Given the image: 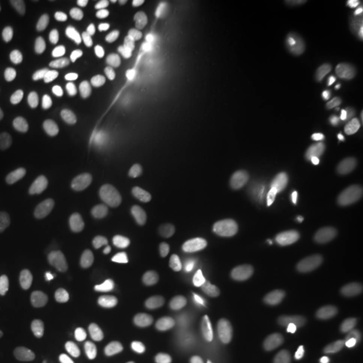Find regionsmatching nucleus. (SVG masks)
Segmentation results:
<instances>
[{
    "label": "nucleus",
    "mask_w": 363,
    "mask_h": 363,
    "mask_svg": "<svg viewBox=\"0 0 363 363\" xmlns=\"http://www.w3.org/2000/svg\"><path fill=\"white\" fill-rule=\"evenodd\" d=\"M52 337L39 335L21 345L13 350L11 363H35L52 350Z\"/></svg>",
    "instance_id": "1"
},
{
    "label": "nucleus",
    "mask_w": 363,
    "mask_h": 363,
    "mask_svg": "<svg viewBox=\"0 0 363 363\" xmlns=\"http://www.w3.org/2000/svg\"><path fill=\"white\" fill-rule=\"evenodd\" d=\"M247 91L265 103L269 97V81L262 77L257 72H255L249 77Z\"/></svg>",
    "instance_id": "27"
},
{
    "label": "nucleus",
    "mask_w": 363,
    "mask_h": 363,
    "mask_svg": "<svg viewBox=\"0 0 363 363\" xmlns=\"http://www.w3.org/2000/svg\"><path fill=\"white\" fill-rule=\"evenodd\" d=\"M256 72L271 82V81H276V79L283 77L284 66L272 58H261L257 62Z\"/></svg>",
    "instance_id": "26"
},
{
    "label": "nucleus",
    "mask_w": 363,
    "mask_h": 363,
    "mask_svg": "<svg viewBox=\"0 0 363 363\" xmlns=\"http://www.w3.org/2000/svg\"><path fill=\"white\" fill-rule=\"evenodd\" d=\"M130 106V96L128 91H118L109 96V99L105 101L104 111L109 115L123 113L128 111Z\"/></svg>",
    "instance_id": "25"
},
{
    "label": "nucleus",
    "mask_w": 363,
    "mask_h": 363,
    "mask_svg": "<svg viewBox=\"0 0 363 363\" xmlns=\"http://www.w3.org/2000/svg\"><path fill=\"white\" fill-rule=\"evenodd\" d=\"M208 280H210V271H208V267H205V265L195 267L193 272L190 274V284L196 289H201V288L206 286Z\"/></svg>",
    "instance_id": "41"
},
{
    "label": "nucleus",
    "mask_w": 363,
    "mask_h": 363,
    "mask_svg": "<svg viewBox=\"0 0 363 363\" xmlns=\"http://www.w3.org/2000/svg\"><path fill=\"white\" fill-rule=\"evenodd\" d=\"M253 3H255L253 0H241V1H238V6L241 10H247L250 6H253Z\"/></svg>",
    "instance_id": "53"
},
{
    "label": "nucleus",
    "mask_w": 363,
    "mask_h": 363,
    "mask_svg": "<svg viewBox=\"0 0 363 363\" xmlns=\"http://www.w3.org/2000/svg\"><path fill=\"white\" fill-rule=\"evenodd\" d=\"M26 252L30 259L42 265H52L57 259V247L46 234H33L27 240Z\"/></svg>",
    "instance_id": "3"
},
{
    "label": "nucleus",
    "mask_w": 363,
    "mask_h": 363,
    "mask_svg": "<svg viewBox=\"0 0 363 363\" xmlns=\"http://www.w3.org/2000/svg\"><path fill=\"white\" fill-rule=\"evenodd\" d=\"M172 65L175 66L179 72L187 70V69L190 67V65H191L190 52H189L186 48H182L181 50L175 54Z\"/></svg>",
    "instance_id": "44"
},
{
    "label": "nucleus",
    "mask_w": 363,
    "mask_h": 363,
    "mask_svg": "<svg viewBox=\"0 0 363 363\" xmlns=\"http://www.w3.org/2000/svg\"><path fill=\"white\" fill-rule=\"evenodd\" d=\"M99 45V34L94 28H86L78 38L73 50V58L76 62H85L96 52Z\"/></svg>",
    "instance_id": "12"
},
{
    "label": "nucleus",
    "mask_w": 363,
    "mask_h": 363,
    "mask_svg": "<svg viewBox=\"0 0 363 363\" xmlns=\"http://www.w3.org/2000/svg\"><path fill=\"white\" fill-rule=\"evenodd\" d=\"M288 6L286 0H268L265 1V11L269 13H276L284 10Z\"/></svg>",
    "instance_id": "47"
},
{
    "label": "nucleus",
    "mask_w": 363,
    "mask_h": 363,
    "mask_svg": "<svg viewBox=\"0 0 363 363\" xmlns=\"http://www.w3.org/2000/svg\"><path fill=\"white\" fill-rule=\"evenodd\" d=\"M22 123L28 128H38L45 123V109L37 100H28L23 103L19 111Z\"/></svg>",
    "instance_id": "16"
},
{
    "label": "nucleus",
    "mask_w": 363,
    "mask_h": 363,
    "mask_svg": "<svg viewBox=\"0 0 363 363\" xmlns=\"http://www.w3.org/2000/svg\"><path fill=\"white\" fill-rule=\"evenodd\" d=\"M26 58L21 52L11 54L4 64V74L10 84L16 85L26 76Z\"/></svg>",
    "instance_id": "17"
},
{
    "label": "nucleus",
    "mask_w": 363,
    "mask_h": 363,
    "mask_svg": "<svg viewBox=\"0 0 363 363\" xmlns=\"http://www.w3.org/2000/svg\"><path fill=\"white\" fill-rule=\"evenodd\" d=\"M237 72H238V64L235 61H228L213 72L211 81L217 85H226L237 76Z\"/></svg>",
    "instance_id": "31"
},
{
    "label": "nucleus",
    "mask_w": 363,
    "mask_h": 363,
    "mask_svg": "<svg viewBox=\"0 0 363 363\" xmlns=\"http://www.w3.org/2000/svg\"><path fill=\"white\" fill-rule=\"evenodd\" d=\"M331 13H333V10L328 6H323L318 10V13L312 21L311 30L313 34H320L325 30V22L330 19Z\"/></svg>",
    "instance_id": "42"
},
{
    "label": "nucleus",
    "mask_w": 363,
    "mask_h": 363,
    "mask_svg": "<svg viewBox=\"0 0 363 363\" xmlns=\"http://www.w3.org/2000/svg\"><path fill=\"white\" fill-rule=\"evenodd\" d=\"M22 10L28 15V18L40 28L49 30L52 25L50 6L45 0H22L19 1Z\"/></svg>",
    "instance_id": "8"
},
{
    "label": "nucleus",
    "mask_w": 363,
    "mask_h": 363,
    "mask_svg": "<svg viewBox=\"0 0 363 363\" xmlns=\"http://www.w3.org/2000/svg\"><path fill=\"white\" fill-rule=\"evenodd\" d=\"M99 140L96 138H84V139H79L77 142L70 144L67 148H66L65 157L69 162H73V160H78V159H82V157H88L89 152H91L93 145L97 143Z\"/></svg>",
    "instance_id": "24"
},
{
    "label": "nucleus",
    "mask_w": 363,
    "mask_h": 363,
    "mask_svg": "<svg viewBox=\"0 0 363 363\" xmlns=\"http://www.w3.org/2000/svg\"><path fill=\"white\" fill-rule=\"evenodd\" d=\"M140 30L147 38L154 40H162L167 34V26L166 23L154 15L144 16L140 22Z\"/></svg>",
    "instance_id": "21"
},
{
    "label": "nucleus",
    "mask_w": 363,
    "mask_h": 363,
    "mask_svg": "<svg viewBox=\"0 0 363 363\" xmlns=\"http://www.w3.org/2000/svg\"><path fill=\"white\" fill-rule=\"evenodd\" d=\"M268 40L271 42L273 57L277 60L286 58L295 48V34L292 28L284 23H279L269 30Z\"/></svg>",
    "instance_id": "5"
},
{
    "label": "nucleus",
    "mask_w": 363,
    "mask_h": 363,
    "mask_svg": "<svg viewBox=\"0 0 363 363\" xmlns=\"http://www.w3.org/2000/svg\"><path fill=\"white\" fill-rule=\"evenodd\" d=\"M232 3H233L232 0H222V4H223V6H230Z\"/></svg>",
    "instance_id": "54"
},
{
    "label": "nucleus",
    "mask_w": 363,
    "mask_h": 363,
    "mask_svg": "<svg viewBox=\"0 0 363 363\" xmlns=\"http://www.w3.org/2000/svg\"><path fill=\"white\" fill-rule=\"evenodd\" d=\"M0 22H1V13H0Z\"/></svg>",
    "instance_id": "55"
},
{
    "label": "nucleus",
    "mask_w": 363,
    "mask_h": 363,
    "mask_svg": "<svg viewBox=\"0 0 363 363\" xmlns=\"http://www.w3.org/2000/svg\"><path fill=\"white\" fill-rule=\"evenodd\" d=\"M211 156L202 150H194L183 156L182 167L189 174H201L210 167Z\"/></svg>",
    "instance_id": "19"
},
{
    "label": "nucleus",
    "mask_w": 363,
    "mask_h": 363,
    "mask_svg": "<svg viewBox=\"0 0 363 363\" xmlns=\"http://www.w3.org/2000/svg\"><path fill=\"white\" fill-rule=\"evenodd\" d=\"M166 109V105L162 100H150L148 103H145L140 112V117L145 125H148L156 116L162 115Z\"/></svg>",
    "instance_id": "35"
},
{
    "label": "nucleus",
    "mask_w": 363,
    "mask_h": 363,
    "mask_svg": "<svg viewBox=\"0 0 363 363\" xmlns=\"http://www.w3.org/2000/svg\"><path fill=\"white\" fill-rule=\"evenodd\" d=\"M25 286V276L22 271L7 264L0 268V298L1 300H11L16 298Z\"/></svg>",
    "instance_id": "4"
},
{
    "label": "nucleus",
    "mask_w": 363,
    "mask_h": 363,
    "mask_svg": "<svg viewBox=\"0 0 363 363\" xmlns=\"http://www.w3.org/2000/svg\"><path fill=\"white\" fill-rule=\"evenodd\" d=\"M217 10H218L217 1L203 0V1L198 3L194 9L190 11V16L191 18H196V19H205L206 16H210V15L217 13Z\"/></svg>",
    "instance_id": "39"
},
{
    "label": "nucleus",
    "mask_w": 363,
    "mask_h": 363,
    "mask_svg": "<svg viewBox=\"0 0 363 363\" xmlns=\"http://www.w3.org/2000/svg\"><path fill=\"white\" fill-rule=\"evenodd\" d=\"M218 30V23L214 19L205 18V19H198L193 26V33L196 37H210L216 34Z\"/></svg>",
    "instance_id": "38"
},
{
    "label": "nucleus",
    "mask_w": 363,
    "mask_h": 363,
    "mask_svg": "<svg viewBox=\"0 0 363 363\" xmlns=\"http://www.w3.org/2000/svg\"><path fill=\"white\" fill-rule=\"evenodd\" d=\"M308 78V74L304 69H296L294 73H292V79L295 82V85H303Z\"/></svg>",
    "instance_id": "51"
},
{
    "label": "nucleus",
    "mask_w": 363,
    "mask_h": 363,
    "mask_svg": "<svg viewBox=\"0 0 363 363\" xmlns=\"http://www.w3.org/2000/svg\"><path fill=\"white\" fill-rule=\"evenodd\" d=\"M159 183L163 194L167 196L178 194L183 184L181 169L178 167V164H175L174 162L163 164L159 169Z\"/></svg>",
    "instance_id": "9"
},
{
    "label": "nucleus",
    "mask_w": 363,
    "mask_h": 363,
    "mask_svg": "<svg viewBox=\"0 0 363 363\" xmlns=\"http://www.w3.org/2000/svg\"><path fill=\"white\" fill-rule=\"evenodd\" d=\"M48 184L42 179L31 182L21 195V203L25 208H34L42 203L46 196Z\"/></svg>",
    "instance_id": "18"
},
{
    "label": "nucleus",
    "mask_w": 363,
    "mask_h": 363,
    "mask_svg": "<svg viewBox=\"0 0 363 363\" xmlns=\"http://www.w3.org/2000/svg\"><path fill=\"white\" fill-rule=\"evenodd\" d=\"M208 144L213 150V152L220 160H226L230 156V144L228 142V139L222 135V133H214L210 139H208Z\"/></svg>",
    "instance_id": "34"
},
{
    "label": "nucleus",
    "mask_w": 363,
    "mask_h": 363,
    "mask_svg": "<svg viewBox=\"0 0 363 363\" xmlns=\"http://www.w3.org/2000/svg\"><path fill=\"white\" fill-rule=\"evenodd\" d=\"M156 155V150L151 145H140L130 151V159L136 162H148L152 160Z\"/></svg>",
    "instance_id": "43"
},
{
    "label": "nucleus",
    "mask_w": 363,
    "mask_h": 363,
    "mask_svg": "<svg viewBox=\"0 0 363 363\" xmlns=\"http://www.w3.org/2000/svg\"><path fill=\"white\" fill-rule=\"evenodd\" d=\"M99 79H100V84L108 89H111L116 85L117 65L115 60L108 58L103 61V64L99 69Z\"/></svg>",
    "instance_id": "32"
},
{
    "label": "nucleus",
    "mask_w": 363,
    "mask_h": 363,
    "mask_svg": "<svg viewBox=\"0 0 363 363\" xmlns=\"http://www.w3.org/2000/svg\"><path fill=\"white\" fill-rule=\"evenodd\" d=\"M156 11L162 13H169L174 11L177 1L175 0H156L155 4Z\"/></svg>",
    "instance_id": "48"
},
{
    "label": "nucleus",
    "mask_w": 363,
    "mask_h": 363,
    "mask_svg": "<svg viewBox=\"0 0 363 363\" xmlns=\"http://www.w3.org/2000/svg\"><path fill=\"white\" fill-rule=\"evenodd\" d=\"M139 120L133 116H121L105 121L100 127L99 132L108 136H125L139 128Z\"/></svg>",
    "instance_id": "11"
},
{
    "label": "nucleus",
    "mask_w": 363,
    "mask_h": 363,
    "mask_svg": "<svg viewBox=\"0 0 363 363\" xmlns=\"http://www.w3.org/2000/svg\"><path fill=\"white\" fill-rule=\"evenodd\" d=\"M286 339L279 328L267 330L257 343V351L262 355H273L283 350Z\"/></svg>",
    "instance_id": "14"
},
{
    "label": "nucleus",
    "mask_w": 363,
    "mask_h": 363,
    "mask_svg": "<svg viewBox=\"0 0 363 363\" xmlns=\"http://www.w3.org/2000/svg\"><path fill=\"white\" fill-rule=\"evenodd\" d=\"M220 55V50L214 46H203L196 52V60L202 62H213Z\"/></svg>",
    "instance_id": "46"
},
{
    "label": "nucleus",
    "mask_w": 363,
    "mask_h": 363,
    "mask_svg": "<svg viewBox=\"0 0 363 363\" xmlns=\"http://www.w3.org/2000/svg\"><path fill=\"white\" fill-rule=\"evenodd\" d=\"M190 105H191V109L194 111L195 115H198V116H205L208 113V97L202 91H191V94H190Z\"/></svg>",
    "instance_id": "40"
},
{
    "label": "nucleus",
    "mask_w": 363,
    "mask_h": 363,
    "mask_svg": "<svg viewBox=\"0 0 363 363\" xmlns=\"http://www.w3.org/2000/svg\"><path fill=\"white\" fill-rule=\"evenodd\" d=\"M67 363H96V361L91 352L82 350L77 352Z\"/></svg>",
    "instance_id": "50"
},
{
    "label": "nucleus",
    "mask_w": 363,
    "mask_h": 363,
    "mask_svg": "<svg viewBox=\"0 0 363 363\" xmlns=\"http://www.w3.org/2000/svg\"><path fill=\"white\" fill-rule=\"evenodd\" d=\"M86 256L91 265L100 272H112L117 265L115 249L105 240H93L86 247Z\"/></svg>",
    "instance_id": "2"
},
{
    "label": "nucleus",
    "mask_w": 363,
    "mask_h": 363,
    "mask_svg": "<svg viewBox=\"0 0 363 363\" xmlns=\"http://www.w3.org/2000/svg\"><path fill=\"white\" fill-rule=\"evenodd\" d=\"M164 78L169 84V89L175 94H181L186 89V82L179 72L172 64L164 66Z\"/></svg>",
    "instance_id": "33"
},
{
    "label": "nucleus",
    "mask_w": 363,
    "mask_h": 363,
    "mask_svg": "<svg viewBox=\"0 0 363 363\" xmlns=\"http://www.w3.org/2000/svg\"><path fill=\"white\" fill-rule=\"evenodd\" d=\"M237 104L240 105L245 112L247 116L256 117L262 113L264 109V101H261L257 97L252 96L247 91H240L235 97Z\"/></svg>",
    "instance_id": "28"
},
{
    "label": "nucleus",
    "mask_w": 363,
    "mask_h": 363,
    "mask_svg": "<svg viewBox=\"0 0 363 363\" xmlns=\"http://www.w3.org/2000/svg\"><path fill=\"white\" fill-rule=\"evenodd\" d=\"M132 179L135 182L138 190L142 191V193L151 191L154 189V184H155L152 172L143 164L136 166L135 169H132Z\"/></svg>",
    "instance_id": "30"
},
{
    "label": "nucleus",
    "mask_w": 363,
    "mask_h": 363,
    "mask_svg": "<svg viewBox=\"0 0 363 363\" xmlns=\"http://www.w3.org/2000/svg\"><path fill=\"white\" fill-rule=\"evenodd\" d=\"M124 237L130 241L133 247L139 249H148L154 244V235L150 228L142 220L128 218L121 225Z\"/></svg>",
    "instance_id": "7"
},
{
    "label": "nucleus",
    "mask_w": 363,
    "mask_h": 363,
    "mask_svg": "<svg viewBox=\"0 0 363 363\" xmlns=\"http://www.w3.org/2000/svg\"><path fill=\"white\" fill-rule=\"evenodd\" d=\"M130 66H132L133 73H136L139 77L147 79L152 88L157 89L162 86L163 74H162L159 66L156 65L148 54L143 52H136L132 57Z\"/></svg>",
    "instance_id": "6"
},
{
    "label": "nucleus",
    "mask_w": 363,
    "mask_h": 363,
    "mask_svg": "<svg viewBox=\"0 0 363 363\" xmlns=\"http://www.w3.org/2000/svg\"><path fill=\"white\" fill-rule=\"evenodd\" d=\"M7 235V225L4 220L0 217V241Z\"/></svg>",
    "instance_id": "52"
},
{
    "label": "nucleus",
    "mask_w": 363,
    "mask_h": 363,
    "mask_svg": "<svg viewBox=\"0 0 363 363\" xmlns=\"http://www.w3.org/2000/svg\"><path fill=\"white\" fill-rule=\"evenodd\" d=\"M104 182L106 187L117 194H123L127 190L125 178L118 171H109L105 175Z\"/></svg>",
    "instance_id": "37"
},
{
    "label": "nucleus",
    "mask_w": 363,
    "mask_h": 363,
    "mask_svg": "<svg viewBox=\"0 0 363 363\" xmlns=\"http://www.w3.org/2000/svg\"><path fill=\"white\" fill-rule=\"evenodd\" d=\"M104 199L101 194L96 190H89L86 195H85V206H84V211L85 216L88 218H97L103 214L104 211Z\"/></svg>",
    "instance_id": "29"
},
{
    "label": "nucleus",
    "mask_w": 363,
    "mask_h": 363,
    "mask_svg": "<svg viewBox=\"0 0 363 363\" xmlns=\"http://www.w3.org/2000/svg\"><path fill=\"white\" fill-rule=\"evenodd\" d=\"M91 86L88 78L84 74H76L70 85V103L76 108H82L89 103Z\"/></svg>",
    "instance_id": "15"
},
{
    "label": "nucleus",
    "mask_w": 363,
    "mask_h": 363,
    "mask_svg": "<svg viewBox=\"0 0 363 363\" xmlns=\"http://www.w3.org/2000/svg\"><path fill=\"white\" fill-rule=\"evenodd\" d=\"M213 124L217 130L226 135H235L241 130V116L233 108H220L214 116H213Z\"/></svg>",
    "instance_id": "10"
},
{
    "label": "nucleus",
    "mask_w": 363,
    "mask_h": 363,
    "mask_svg": "<svg viewBox=\"0 0 363 363\" xmlns=\"http://www.w3.org/2000/svg\"><path fill=\"white\" fill-rule=\"evenodd\" d=\"M117 145L113 142L104 140L97 142L93 145V148L88 155V162L91 166H99L103 164L106 160H109L112 156L116 154Z\"/></svg>",
    "instance_id": "22"
},
{
    "label": "nucleus",
    "mask_w": 363,
    "mask_h": 363,
    "mask_svg": "<svg viewBox=\"0 0 363 363\" xmlns=\"http://www.w3.org/2000/svg\"><path fill=\"white\" fill-rule=\"evenodd\" d=\"M252 151L259 160H264L271 152V142L268 139H259L252 145Z\"/></svg>",
    "instance_id": "45"
},
{
    "label": "nucleus",
    "mask_w": 363,
    "mask_h": 363,
    "mask_svg": "<svg viewBox=\"0 0 363 363\" xmlns=\"http://www.w3.org/2000/svg\"><path fill=\"white\" fill-rule=\"evenodd\" d=\"M184 352L177 346H169L152 352L144 363H183Z\"/></svg>",
    "instance_id": "23"
},
{
    "label": "nucleus",
    "mask_w": 363,
    "mask_h": 363,
    "mask_svg": "<svg viewBox=\"0 0 363 363\" xmlns=\"http://www.w3.org/2000/svg\"><path fill=\"white\" fill-rule=\"evenodd\" d=\"M55 205L62 216H65V217L73 216L77 210L76 189L69 183L60 186V189L57 190V194H55Z\"/></svg>",
    "instance_id": "13"
},
{
    "label": "nucleus",
    "mask_w": 363,
    "mask_h": 363,
    "mask_svg": "<svg viewBox=\"0 0 363 363\" xmlns=\"http://www.w3.org/2000/svg\"><path fill=\"white\" fill-rule=\"evenodd\" d=\"M286 100L291 101V103H298L301 100V96H303V91L298 88V85H292V86H288L284 93Z\"/></svg>",
    "instance_id": "49"
},
{
    "label": "nucleus",
    "mask_w": 363,
    "mask_h": 363,
    "mask_svg": "<svg viewBox=\"0 0 363 363\" xmlns=\"http://www.w3.org/2000/svg\"><path fill=\"white\" fill-rule=\"evenodd\" d=\"M109 35L111 38L120 43H130L135 39V31L132 27L123 25V23H115L109 27Z\"/></svg>",
    "instance_id": "36"
},
{
    "label": "nucleus",
    "mask_w": 363,
    "mask_h": 363,
    "mask_svg": "<svg viewBox=\"0 0 363 363\" xmlns=\"http://www.w3.org/2000/svg\"><path fill=\"white\" fill-rule=\"evenodd\" d=\"M9 152L13 162L23 163L33 154V143L27 136L16 135L9 144Z\"/></svg>",
    "instance_id": "20"
}]
</instances>
